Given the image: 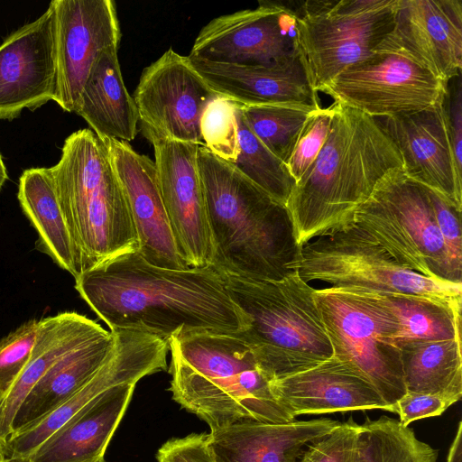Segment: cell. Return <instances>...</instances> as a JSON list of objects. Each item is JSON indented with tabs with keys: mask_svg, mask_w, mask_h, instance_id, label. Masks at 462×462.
<instances>
[{
	"mask_svg": "<svg viewBox=\"0 0 462 462\" xmlns=\"http://www.w3.org/2000/svg\"><path fill=\"white\" fill-rule=\"evenodd\" d=\"M356 462H437L438 451L388 416L356 425Z\"/></svg>",
	"mask_w": 462,
	"mask_h": 462,
	"instance_id": "31",
	"label": "cell"
},
{
	"mask_svg": "<svg viewBox=\"0 0 462 462\" xmlns=\"http://www.w3.org/2000/svg\"><path fill=\"white\" fill-rule=\"evenodd\" d=\"M340 423L331 419L236 423L210 430L208 447L216 462H298L310 445Z\"/></svg>",
	"mask_w": 462,
	"mask_h": 462,
	"instance_id": "23",
	"label": "cell"
},
{
	"mask_svg": "<svg viewBox=\"0 0 462 462\" xmlns=\"http://www.w3.org/2000/svg\"><path fill=\"white\" fill-rule=\"evenodd\" d=\"M114 344L105 363L76 393L30 428L3 444L6 458L24 461L49 437L107 390L167 369L169 343L153 335L113 330Z\"/></svg>",
	"mask_w": 462,
	"mask_h": 462,
	"instance_id": "12",
	"label": "cell"
},
{
	"mask_svg": "<svg viewBox=\"0 0 462 462\" xmlns=\"http://www.w3.org/2000/svg\"><path fill=\"white\" fill-rule=\"evenodd\" d=\"M157 462H216L208 447V434L191 433L172 438L156 453Z\"/></svg>",
	"mask_w": 462,
	"mask_h": 462,
	"instance_id": "39",
	"label": "cell"
},
{
	"mask_svg": "<svg viewBox=\"0 0 462 462\" xmlns=\"http://www.w3.org/2000/svg\"><path fill=\"white\" fill-rule=\"evenodd\" d=\"M135 385L125 383L94 399L23 462H88L105 457Z\"/></svg>",
	"mask_w": 462,
	"mask_h": 462,
	"instance_id": "24",
	"label": "cell"
},
{
	"mask_svg": "<svg viewBox=\"0 0 462 462\" xmlns=\"http://www.w3.org/2000/svg\"><path fill=\"white\" fill-rule=\"evenodd\" d=\"M130 207L139 239L138 252L151 264L175 270L189 266L179 254L161 195L152 160L126 142L101 139Z\"/></svg>",
	"mask_w": 462,
	"mask_h": 462,
	"instance_id": "20",
	"label": "cell"
},
{
	"mask_svg": "<svg viewBox=\"0 0 462 462\" xmlns=\"http://www.w3.org/2000/svg\"><path fill=\"white\" fill-rule=\"evenodd\" d=\"M232 300L247 315L240 334L252 344L263 372L273 382L333 356L313 291L293 271L280 280L224 275Z\"/></svg>",
	"mask_w": 462,
	"mask_h": 462,
	"instance_id": "6",
	"label": "cell"
},
{
	"mask_svg": "<svg viewBox=\"0 0 462 462\" xmlns=\"http://www.w3.org/2000/svg\"><path fill=\"white\" fill-rule=\"evenodd\" d=\"M56 81L53 101L75 112L93 64L119 48L121 30L112 0H54Z\"/></svg>",
	"mask_w": 462,
	"mask_h": 462,
	"instance_id": "16",
	"label": "cell"
},
{
	"mask_svg": "<svg viewBox=\"0 0 462 462\" xmlns=\"http://www.w3.org/2000/svg\"><path fill=\"white\" fill-rule=\"evenodd\" d=\"M103 328L96 321L75 311H64L39 320L31 358L10 390L0 398V441L11 435L14 417L45 372L70 351Z\"/></svg>",
	"mask_w": 462,
	"mask_h": 462,
	"instance_id": "27",
	"label": "cell"
},
{
	"mask_svg": "<svg viewBox=\"0 0 462 462\" xmlns=\"http://www.w3.org/2000/svg\"><path fill=\"white\" fill-rule=\"evenodd\" d=\"M217 97L189 57L172 48L143 69L134 93L141 126L165 139L199 145L201 116Z\"/></svg>",
	"mask_w": 462,
	"mask_h": 462,
	"instance_id": "13",
	"label": "cell"
},
{
	"mask_svg": "<svg viewBox=\"0 0 462 462\" xmlns=\"http://www.w3.org/2000/svg\"><path fill=\"white\" fill-rule=\"evenodd\" d=\"M154 152L163 205L180 256L189 267L211 265L213 247L198 169L199 144L165 139L141 126Z\"/></svg>",
	"mask_w": 462,
	"mask_h": 462,
	"instance_id": "14",
	"label": "cell"
},
{
	"mask_svg": "<svg viewBox=\"0 0 462 462\" xmlns=\"http://www.w3.org/2000/svg\"><path fill=\"white\" fill-rule=\"evenodd\" d=\"M447 462H462V423L458 422L456 436L449 448Z\"/></svg>",
	"mask_w": 462,
	"mask_h": 462,
	"instance_id": "42",
	"label": "cell"
},
{
	"mask_svg": "<svg viewBox=\"0 0 462 462\" xmlns=\"http://www.w3.org/2000/svg\"><path fill=\"white\" fill-rule=\"evenodd\" d=\"M40 319H30L0 340V398L10 390L28 364Z\"/></svg>",
	"mask_w": 462,
	"mask_h": 462,
	"instance_id": "36",
	"label": "cell"
},
{
	"mask_svg": "<svg viewBox=\"0 0 462 462\" xmlns=\"http://www.w3.org/2000/svg\"><path fill=\"white\" fill-rule=\"evenodd\" d=\"M320 106L302 103L239 105L242 116L253 134L285 164L308 116Z\"/></svg>",
	"mask_w": 462,
	"mask_h": 462,
	"instance_id": "32",
	"label": "cell"
},
{
	"mask_svg": "<svg viewBox=\"0 0 462 462\" xmlns=\"http://www.w3.org/2000/svg\"><path fill=\"white\" fill-rule=\"evenodd\" d=\"M82 273L138 251L128 200L104 142L90 129L71 134L50 168Z\"/></svg>",
	"mask_w": 462,
	"mask_h": 462,
	"instance_id": "5",
	"label": "cell"
},
{
	"mask_svg": "<svg viewBox=\"0 0 462 462\" xmlns=\"http://www.w3.org/2000/svg\"><path fill=\"white\" fill-rule=\"evenodd\" d=\"M297 51L295 10L261 1L254 9L217 16L199 32L189 57L236 64L264 65Z\"/></svg>",
	"mask_w": 462,
	"mask_h": 462,
	"instance_id": "15",
	"label": "cell"
},
{
	"mask_svg": "<svg viewBox=\"0 0 462 462\" xmlns=\"http://www.w3.org/2000/svg\"><path fill=\"white\" fill-rule=\"evenodd\" d=\"M455 163L462 171V80L461 74L448 82L445 99Z\"/></svg>",
	"mask_w": 462,
	"mask_h": 462,
	"instance_id": "41",
	"label": "cell"
},
{
	"mask_svg": "<svg viewBox=\"0 0 462 462\" xmlns=\"http://www.w3.org/2000/svg\"><path fill=\"white\" fill-rule=\"evenodd\" d=\"M113 344V332L103 328L55 361L18 408L11 435L30 428L82 388L105 363Z\"/></svg>",
	"mask_w": 462,
	"mask_h": 462,
	"instance_id": "25",
	"label": "cell"
},
{
	"mask_svg": "<svg viewBox=\"0 0 462 462\" xmlns=\"http://www.w3.org/2000/svg\"><path fill=\"white\" fill-rule=\"evenodd\" d=\"M56 81L55 13L51 3L35 21L0 44V119L53 100Z\"/></svg>",
	"mask_w": 462,
	"mask_h": 462,
	"instance_id": "19",
	"label": "cell"
},
{
	"mask_svg": "<svg viewBox=\"0 0 462 462\" xmlns=\"http://www.w3.org/2000/svg\"><path fill=\"white\" fill-rule=\"evenodd\" d=\"M197 163L212 239L211 265L224 275L267 281L296 271L301 246L286 207L204 145H199Z\"/></svg>",
	"mask_w": 462,
	"mask_h": 462,
	"instance_id": "3",
	"label": "cell"
},
{
	"mask_svg": "<svg viewBox=\"0 0 462 462\" xmlns=\"http://www.w3.org/2000/svg\"><path fill=\"white\" fill-rule=\"evenodd\" d=\"M7 178H8V175H7L6 167L4 163L2 155L0 153V189H2V187L5 184Z\"/></svg>",
	"mask_w": 462,
	"mask_h": 462,
	"instance_id": "43",
	"label": "cell"
},
{
	"mask_svg": "<svg viewBox=\"0 0 462 462\" xmlns=\"http://www.w3.org/2000/svg\"><path fill=\"white\" fill-rule=\"evenodd\" d=\"M168 343L172 399L210 430L295 420L274 397L252 344L240 332H182Z\"/></svg>",
	"mask_w": 462,
	"mask_h": 462,
	"instance_id": "4",
	"label": "cell"
},
{
	"mask_svg": "<svg viewBox=\"0 0 462 462\" xmlns=\"http://www.w3.org/2000/svg\"><path fill=\"white\" fill-rule=\"evenodd\" d=\"M334 105L327 108L318 107L308 116L293 151L286 163L287 169L295 182L299 181L306 171L315 162L330 133Z\"/></svg>",
	"mask_w": 462,
	"mask_h": 462,
	"instance_id": "35",
	"label": "cell"
},
{
	"mask_svg": "<svg viewBox=\"0 0 462 462\" xmlns=\"http://www.w3.org/2000/svg\"><path fill=\"white\" fill-rule=\"evenodd\" d=\"M239 155L233 163L245 177L286 207L295 181L286 164L268 150L245 122L236 107Z\"/></svg>",
	"mask_w": 462,
	"mask_h": 462,
	"instance_id": "33",
	"label": "cell"
},
{
	"mask_svg": "<svg viewBox=\"0 0 462 462\" xmlns=\"http://www.w3.org/2000/svg\"><path fill=\"white\" fill-rule=\"evenodd\" d=\"M448 83L413 60L376 51L345 69L320 90L374 118L426 110L444 100Z\"/></svg>",
	"mask_w": 462,
	"mask_h": 462,
	"instance_id": "11",
	"label": "cell"
},
{
	"mask_svg": "<svg viewBox=\"0 0 462 462\" xmlns=\"http://www.w3.org/2000/svg\"><path fill=\"white\" fill-rule=\"evenodd\" d=\"M376 51L402 55L448 83L461 74L462 2L399 0L393 28Z\"/></svg>",
	"mask_w": 462,
	"mask_h": 462,
	"instance_id": "17",
	"label": "cell"
},
{
	"mask_svg": "<svg viewBox=\"0 0 462 462\" xmlns=\"http://www.w3.org/2000/svg\"><path fill=\"white\" fill-rule=\"evenodd\" d=\"M118 48L103 51L90 70L75 113L100 139L131 142L137 134L139 115L122 77Z\"/></svg>",
	"mask_w": 462,
	"mask_h": 462,
	"instance_id": "26",
	"label": "cell"
},
{
	"mask_svg": "<svg viewBox=\"0 0 462 462\" xmlns=\"http://www.w3.org/2000/svg\"><path fill=\"white\" fill-rule=\"evenodd\" d=\"M399 0H310L295 10L297 51L315 92L373 55L391 32Z\"/></svg>",
	"mask_w": 462,
	"mask_h": 462,
	"instance_id": "9",
	"label": "cell"
},
{
	"mask_svg": "<svg viewBox=\"0 0 462 462\" xmlns=\"http://www.w3.org/2000/svg\"><path fill=\"white\" fill-rule=\"evenodd\" d=\"M296 270L306 282L321 281L332 288L411 294L462 304V284L430 279L402 266L354 221L301 245Z\"/></svg>",
	"mask_w": 462,
	"mask_h": 462,
	"instance_id": "8",
	"label": "cell"
},
{
	"mask_svg": "<svg viewBox=\"0 0 462 462\" xmlns=\"http://www.w3.org/2000/svg\"><path fill=\"white\" fill-rule=\"evenodd\" d=\"M333 105L328 140L286 203L300 246L353 221L376 186L403 171L401 154L376 118Z\"/></svg>",
	"mask_w": 462,
	"mask_h": 462,
	"instance_id": "2",
	"label": "cell"
},
{
	"mask_svg": "<svg viewBox=\"0 0 462 462\" xmlns=\"http://www.w3.org/2000/svg\"><path fill=\"white\" fill-rule=\"evenodd\" d=\"M88 462H106V459H105V457H98L95 460H92V461H88Z\"/></svg>",
	"mask_w": 462,
	"mask_h": 462,
	"instance_id": "45",
	"label": "cell"
},
{
	"mask_svg": "<svg viewBox=\"0 0 462 462\" xmlns=\"http://www.w3.org/2000/svg\"><path fill=\"white\" fill-rule=\"evenodd\" d=\"M237 103L217 97L206 107L200 120L204 146L214 155L235 163L239 155Z\"/></svg>",
	"mask_w": 462,
	"mask_h": 462,
	"instance_id": "34",
	"label": "cell"
},
{
	"mask_svg": "<svg viewBox=\"0 0 462 462\" xmlns=\"http://www.w3.org/2000/svg\"><path fill=\"white\" fill-rule=\"evenodd\" d=\"M353 221L402 266L451 282L428 189L403 171L381 181L356 208Z\"/></svg>",
	"mask_w": 462,
	"mask_h": 462,
	"instance_id": "10",
	"label": "cell"
},
{
	"mask_svg": "<svg viewBox=\"0 0 462 462\" xmlns=\"http://www.w3.org/2000/svg\"><path fill=\"white\" fill-rule=\"evenodd\" d=\"M273 393L292 417L381 409L388 405L374 387L335 356L309 370L271 383Z\"/></svg>",
	"mask_w": 462,
	"mask_h": 462,
	"instance_id": "21",
	"label": "cell"
},
{
	"mask_svg": "<svg viewBox=\"0 0 462 462\" xmlns=\"http://www.w3.org/2000/svg\"><path fill=\"white\" fill-rule=\"evenodd\" d=\"M451 400L430 394L406 393L392 407L390 411L399 415L403 426L411 422L441 415L449 406Z\"/></svg>",
	"mask_w": 462,
	"mask_h": 462,
	"instance_id": "40",
	"label": "cell"
},
{
	"mask_svg": "<svg viewBox=\"0 0 462 462\" xmlns=\"http://www.w3.org/2000/svg\"><path fill=\"white\" fill-rule=\"evenodd\" d=\"M75 281L80 297L110 331H140L169 342L182 332L239 333L250 324L212 265L168 269L134 251L88 269Z\"/></svg>",
	"mask_w": 462,
	"mask_h": 462,
	"instance_id": "1",
	"label": "cell"
},
{
	"mask_svg": "<svg viewBox=\"0 0 462 462\" xmlns=\"http://www.w3.org/2000/svg\"><path fill=\"white\" fill-rule=\"evenodd\" d=\"M380 294L398 319V346L406 342L450 339L461 335L462 304L411 294Z\"/></svg>",
	"mask_w": 462,
	"mask_h": 462,
	"instance_id": "30",
	"label": "cell"
},
{
	"mask_svg": "<svg viewBox=\"0 0 462 462\" xmlns=\"http://www.w3.org/2000/svg\"><path fill=\"white\" fill-rule=\"evenodd\" d=\"M399 347L406 393L437 395L454 403L461 399V335L406 342Z\"/></svg>",
	"mask_w": 462,
	"mask_h": 462,
	"instance_id": "29",
	"label": "cell"
},
{
	"mask_svg": "<svg viewBox=\"0 0 462 462\" xmlns=\"http://www.w3.org/2000/svg\"><path fill=\"white\" fill-rule=\"evenodd\" d=\"M313 297L333 356L366 379L390 411L406 388L396 344L400 325L387 302L378 292L355 288L315 289Z\"/></svg>",
	"mask_w": 462,
	"mask_h": 462,
	"instance_id": "7",
	"label": "cell"
},
{
	"mask_svg": "<svg viewBox=\"0 0 462 462\" xmlns=\"http://www.w3.org/2000/svg\"><path fill=\"white\" fill-rule=\"evenodd\" d=\"M18 200L38 233V249L76 279L82 273L81 263L50 168H31L22 173Z\"/></svg>",
	"mask_w": 462,
	"mask_h": 462,
	"instance_id": "28",
	"label": "cell"
},
{
	"mask_svg": "<svg viewBox=\"0 0 462 462\" xmlns=\"http://www.w3.org/2000/svg\"><path fill=\"white\" fill-rule=\"evenodd\" d=\"M356 425L341 422L321 439L310 445L298 462H356Z\"/></svg>",
	"mask_w": 462,
	"mask_h": 462,
	"instance_id": "38",
	"label": "cell"
},
{
	"mask_svg": "<svg viewBox=\"0 0 462 462\" xmlns=\"http://www.w3.org/2000/svg\"><path fill=\"white\" fill-rule=\"evenodd\" d=\"M189 59L216 93L241 106L282 103L320 106L318 93L310 87L298 52L264 65H236Z\"/></svg>",
	"mask_w": 462,
	"mask_h": 462,
	"instance_id": "22",
	"label": "cell"
},
{
	"mask_svg": "<svg viewBox=\"0 0 462 462\" xmlns=\"http://www.w3.org/2000/svg\"><path fill=\"white\" fill-rule=\"evenodd\" d=\"M6 459L4 444L0 441V462H4Z\"/></svg>",
	"mask_w": 462,
	"mask_h": 462,
	"instance_id": "44",
	"label": "cell"
},
{
	"mask_svg": "<svg viewBox=\"0 0 462 462\" xmlns=\"http://www.w3.org/2000/svg\"><path fill=\"white\" fill-rule=\"evenodd\" d=\"M427 189L447 252L450 281L453 283L462 284L461 212L440 195Z\"/></svg>",
	"mask_w": 462,
	"mask_h": 462,
	"instance_id": "37",
	"label": "cell"
},
{
	"mask_svg": "<svg viewBox=\"0 0 462 462\" xmlns=\"http://www.w3.org/2000/svg\"><path fill=\"white\" fill-rule=\"evenodd\" d=\"M445 99L436 106L376 118L401 154L407 178L462 210V171L456 166Z\"/></svg>",
	"mask_w": 462,
	"mask_h": 462,
	"instance_id": "18",
	"label": "cell"
}]
</instances>
